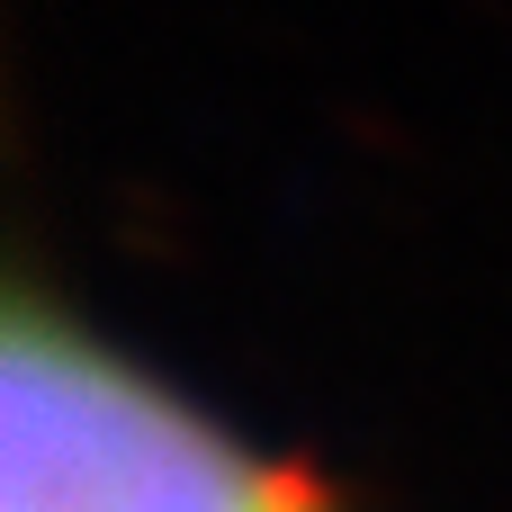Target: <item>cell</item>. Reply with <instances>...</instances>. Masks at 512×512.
I'll return each mask as SVG.
<instances>
[{
	"instance_id": "cell-1",
	"label": "cell",
	"mask_w": 512,
	"mask_h": 512,
	"mask_svg": "<svg viewBox=\"0 0 512 512\" xmlns=\"http://www.w3.org/2000/svg\"><path fill=\"white\" fill-rule=\"evenodd\" d=\"M0 512H324L171 378L36 297L0 333Z\"/></svg>"
}]
</instances>
